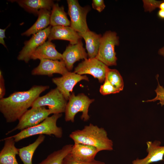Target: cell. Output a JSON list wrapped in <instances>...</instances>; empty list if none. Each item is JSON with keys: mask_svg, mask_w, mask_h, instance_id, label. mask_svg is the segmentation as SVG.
<instances>
[{"mask_svg": "<svg viewBox=\"0 0 164 164\" xmlns=\"http://www.w3.org/2000/svg\"><path fill=\"white\" fill-rule=\"evenodd\" d=\"M48 86L34 85L26 91H15L0 99V111L7 123L19 120Z\"/></svg>", "mask_w": 164, "mask_h": 164, "instance_id": "6da1fadb", "label": "cell"}, {"mask_svg": "<svg viewBox=\"0 0 164 164\" xmlns=\"http://www.w3.org/2000/svg\"><path fill=\"white\" fill-rule=\"evenodd\" d=\"M69 137L74 143L92 146L99 152L113 150V142L108 137L106 131L91 123L85 125L81 130L72 132Z\"/></svg>", "mask_w": 164, "mask_h": 164, "instance_id": "7a4b0ae2", "label": "cell"}, {"mask_svg": "<svg viewBox=\"0 0 164 164\" xmlns=\"http://www.w3.org/2000/svg\"><path fill=\"white\" fill-rule=\"evenodd\" d=\"M62 116V114H53L48 117L38 125L21 131L12 136L15 142L25 138L36 135H53L58 138H61L63 135L62 128L56 125L57 120Z\"/></svg>", "mask_w": 164, "mask_h": 164, "instance_id": "3957f363", "label": "cell"}, {"mask_svg": "<svg viewBox=\"0 0 164 164\" xmlns=\"http://www.w3.org/2000/svg\"><path fill=\"white\" fill-rule=\"evenodd\" d=\"M119 39L115 32H106L102 36L95 58L108 66L116 65L117 59L114 48L115 46L119 45Z\"/></svg>", "mask_w": 164, "mask_h": 164, "instance_id": "277c9868", "label": "cell"}, {"mask_svg": "<svg viewBox=\"0 0 164 164\" xmlns=\"http://www.w3.org/2000/svg\"><path fill=\"white\" fill-rule=\"evenodd\" d=\"M68 100L65 112V121L74 122L76 114L78 112H81L82 114L81 119L84 121H88L90 118L88 114L89 108L94 99H90L83 93L76 96L72 92Z\"/></svg>", "mask_w": 164, "mask_h": 164, "instance_id": "5b68a950", "label": "cell"}, {"mask_svg": "<svg viewBox=\"0 0 164 164\" xmlns=\"http://www.w3.org/2000/svg\"><path fill=\"white\" fill-rule=\"evenodd\" d=\"M63 94L56 87L46 94L38 97L32 104L31 108L47 106L52 114L65 112L67 103Z\"/></svg>", "mask_w": 164, "mask_h": 164, "instance_id": "8992f818", "label": "cell"}, {"mask_svg": "<svg viewBox=\"0 0 164 164\" xmlns=\"http://www.w3.org/2000/svg\"><path fill=\"white\" fill-rule=\"evenodd\" d=\"M68 14L70 19V26L78 33L89 30L87 22V14L91 9L89 6L82 7L77 0H67Z\"/></svg>", "mask_w": 164, "mask_h": 164, "instance_id": "52a82bcc", "label": "cell"}, {"mask_svg": "<svg viewBox=\"0 0 164 164\" xmlns=\"http://www.w3.org/2000/svg\"><path fill=\"white\" fill-rule=\"evenodd\" d=\"M52 112L45 107L31 108L28 110L20 118L17 125L8 131L6 135L18 130L21 131L36 126L46 119Z\"/></svg>", "mask_w": 164, "mask_h": 164, "instance_id": "ba28073f", "label": "cell"}, {"mask_svg": "<svg viewBox=\"0 0 164 164\" xmlns=\"http://www.w3.org/2000/svg\"><path fill=\"white\" fill-rule=\"evenodd\" d=\"M108 66L95 58L87 59L79 63L74 72L78 74H89L97 78L100 83L105 79Z\"/></svg>", "mask_w": 164, "mask_h": 164, "instance_id": "9c48e42d", "label": "cell"}, {"mask_svg": "<svg viewBox=\"0 0 164 164\" xmlns=\"http://www.w3.org/2000/svg\"><path fill=\"white\" fill-rule=\"evenodd\" d=\"M51 27V26H50L33 35L29 40L26 41L24 43V46L17 57L18 60L24 61L26 63L28 62L33 52L44 43L48 39Z\"/></svg>", "mask_w": 164, "mask_h": 164, "instance_id": "30bf717a", "label": "cell"}, {"mask_svg": "<svg viewBox=\"0 0 164 164\" xmlns=\"http://www.w3.org/2000/svg\"><path fill=\"white\" fill-rule=\"evenodd\" d=\"M82 80L89 81L88 77L86 75H82L74 72H69L62 77L53 78L52 82L55 84L57 88L63 94L67 100H69L75 85Z\"/></svg>", "mask_w": 164, "mask_h": 164, "instance_id": "8fae6325", "label": "cell"}, {"mask_svg": "<svg viewBox=\"0 0 164 164\" xmlns=\"http://www.w3.org/2000/svg\"><path fill=\"white\" fill-rule=\"evenodd\" d=\"M64 61L62 60L42 59L38 66L33 69L31 74L33 75H47L52 76L54 73L63 75L69 72Z\"/></svg>", "mask_w": 164, "mask_h": 164, "instance_id": "7c38bea8", "label": "cell"}, {"mask_svg": "<svg viewBox=\"0 0 164 164\" xmlns=\"http://www.w3.org/2000/svg\"><path fill=\"white\" fill-rule=\"evenodd\" d=\"M83 45L81 39L76 44H70L62 54V60L68 71L72 70L73 64L76 61L87 59L88 54Z\"/></svg>", "mask_w": 164, "mask_h": 164, "instance_id": "4fadbf2b", "label": "cell"}, {"mask_svg": "<svg viewBox=\"0 0 164 164\" xmlns=\"http://www.w3.org/2000/svg\"><path fill=\"white\" fill-rule=\"evenodd\" d=\"M99 152L96 148L92 146L74 143L69 155L75 161L89 162L95 160V157Z\"/></svg>", "mask_w": 164, "mask_h": 164, "instance_id": "5bb4252c", "label": "cell"}, {"mask_svg": "<svg viewBox=\"0 0 164 164\" xmlns=\"http://www.w3.org/2000/svg\"><path fill=\"white\" fill-rule=\"evenodd\" d=\"M161 144L159 141L147 142L148 155L143 159L137 158L133 160L132 164H150L164 160V146H160Z\"/></svg>", "mask_w": 164, "mask_h": 164, "instance_id": "9a60e30c", "label": "cell"}, {"mask_svg": "<svg viewBox=\"0 0 164 164\" xmlns=\"http://www.w3.org/2000/svg\"><path fill=\"white\" fill-rule=\"evenodd\" d=\"M82 37L78 32L70 26H53L48 38V41L61 39L68 41L70 44H77Z\"/></svg>", "mask_w": 164, "mask_h": 164, "instance_id": "2e32d148", "label": "cell"}, {"mask_svg": "<svg viewBox=\"0 0 164 164\" xmlns=\"http://www.w3.org/2000/svg\"><path fill=\"white\" fill-rule=\"evenodd\" d=\"M50 59L61 60L62 55L57 51L54 44L51 41L45 42L36 48L32 53L30 59Z\"/></svg>", "mask_w": 164, "mask_h": 164, "instance_id": "e0dca14e", "label": "cell"}, {"mask_svg": "<svg viewBox=\"0 0 164 164\" xmlns=\"http://www.w3.org/2000/svg\"><path fill=\"white\" fill-rule=\"evenodd\" d=\"M4 146L0 152V164H19L16 159L19 149L15 146L14 139L9 136L3 139Z\"/></svg>", "mask_w": 164, "mask_h": 164, "instance_id": "ac0fdd59", "label": "cell"}, {"mask_svg": "<svg viewBox=\"0 0 164 164\" xmlns=\"http://www.w3.org/2000/svg\"><path fill=\"white\" fill-rule=\"evenodd\" d=\"M85 42L86 49L89 58H95L100 46L102 36L90 30L84 33H78Z\"/></svg>", "mask_w": 164, "mask_h": 164, "instance_id": "d6986e66", "label": "cell"}, {"mask_svg": "<svg viewBox=\"0 0 164 164\" xmlns=\"http://www.w3.org/2000/svg\"><path fill=\"white\" fill-rule=\"evenodd\" d=\"M16 2L19 5L28 12L37 14L42 9L50 11L54 4L50 0H11Z\"/></svg>", "mask_w": 164, "mask_h": 164, "instance_id": "ffe728a7", "label": "cell"}, {"mask_svg": "<svg viewBox=\"0 0 164 164\" xmlns=\"http://www.w3.org/2000/svg\"><path fill=\"white\" fill-rule=\"evenodd\" d=\"M46 9L40 10L37 13L38 19L34 24L29 29L22 33V36H29L46 28L50 24L51 12Z\"/></svg>", "mask_w": 164, "mask_h": 164, "instance_id": "44dd1931", "label": "cell"}, {"mask_svg": "<svg viewBox=\"0 0 164 164\" xmlns=\"http://www.w3.org/2000/svg\"><path fill=\"white\" fill-rule=\"evenodd\" d=\"M52 9L50 18V26L52 27L70 26V22L67 18L63 6H60L58 3L54 4Z\"/></svg>", "mask_w": 164, "mask_h": 164, "instance_id": "7402d4cb", "label": "cell"}, {"mask_svg": "<svg viewBox=\"0 0 164 164\" xmlns=\"http://www.w3.org/2000/svg\"><path fill=\"white\" fill-rule=\"evenodd\" d=\"M45 139L44 135H39L33 142L19 149V155L24 164H32L33 154L36 149L44 141Z\"/></svg>", "mask_w": 164, "mask_h": 164, "instance_id": "603a6c76", "label": "cell"}, {"mask_svg": "<svg viewBox=\"0 0 164 164\" xmlns=\"http://www.w3.org/2000/svg\"><path fill=\"white\" fill-rule=\"evenodd\" d=\"M73 145L71 144L64 145L61 149L51 153L38 164H63L64 159L70 152Z\"/></svg>", "mask_w": 164, "mask_h": 164, "instance_id": "cb8c5ba5", "label": "cell"}, {"mask_svg": "<svg viewBox=\"0 0 164 164\" xmlns=\"http://www.w3.org/2000/svg\"><path fill=\"white\" fill-rule=\"evenodd\" d=\"M105 79L119 92L123 90L124 86L123 79L117 70L108 68L106 73Z\"/></svg>", "mask_w": 164, "mask_h": 164, "instance_id": "d4e9b609", "label": "cell"}, {"mask_svg": "<svg viewBox=\"0 0 164 164\" xmlns=\"http://www.w3.org/2000/svg\"><path fill=\"white\" fill-rule=\"evenodd\" d=\"M104 81V83L101 85L100 89V92L102 94L106 95L120 92L107 79H105Z\"/></svg>", "mask_w": 164, "mask_h": 164, "instance_id": "484cf974", "label": "cell"}, {"mask_svg": "<svg viewBox=\"0 0 164 164\" xmlns=\"http://www.w3.org/2000/svg\"><path fill=\"white\" fill-rule=\"evenodd\" d=\"M158 77L159 75L157 74L156 78L158 81V85L156 89L155 90L156 94V97L153 99L145 101H155L157 100H159V102L158 104H160L162 106L164 105V87L160 85L158 80Z\"/></svg>", "mask_w": 164, "mask_h": 164, "instance_id": "4316f807", "label": "cell"}, {"mask_svg": "<svg viewBox=\"0 0 164 164\" xmlns=\"http://www.w3.org/2000/svg\"><path fill=\"white\" fill-rule=\"evenodd\" d=\"M162 1L154 0H143V7L145 11L150 12L156 8H159L160 4Z\"/></svg>", "mask_w": 164, "mask_h": 164, "instance_id": "83f0119b", "label": "cell"}, {"mask_svg": "<svg viewBox=\"0 0 164 164\" xmlns=\"http://www.w3.org/2000/svg\"><path fill=\"white\" fill-rule=\"evenodd\" d=\"M63 164H105V163L103 162L96 160L89 162L76 161L73 159L69 154L64 159Z\"/></svg>", "mask_w": 164, "mask_h": 164, "instance_id": "f1b7e54d", "label": "cell"}, {"mask_svg": "<svg viewBox=\"0 0 164 164\" xmlns=\"http://www.w3.org/2000/svg\"><path fill=\"white\" fill-rule=\"evenodd\" d=\"M92 5L94 9L99 12H102L105 7L103 0H93Z\"/></svg>", "mask_w": 164, "mask_h": 164, "instance_id": "f546056e", "label": "cell"}, {"mask_svg": "<svg viewBox=\"0 0 164 164\" xmlns=\"http://www.w3.org/2000/svg\"><path fill=\"white\" fill-rule=\"evenodd\" d=\"M5 93V82L2 71H0V99L4 97Z\"/></svg>", "mask_w": 164, "mask_h": 164, "instance_id": "4dcf8cb0", "label": "cell"}, {"mask_svg": "<svg viewBox=\"0 0 164 164\" xmlns=\"http://www.w3.org/2000/svg\"><path fill=\"white\" fill-rule=\"evenodd\" d=\"M6 29V28L4 29H0V43L2 44L5 48L7 47L4 39V38H6L5 32Z\"/></svg>", "mask_w": 164, "mask_h": 164, "instance_id": "1f68e13d", "label": "cell"}, {"mask_svg": "<svg viewBox=\"0 0 164 164\" xmlns=\"http://www.w3.org/2000/svg\"><path fill=\"white\" fill-rule=\"evenodd\" d=\"M157 15L159 18L164 19V10L159 9Z\"/></svg>", "mask_w": 164, "mask_h": 164, "instance_id": "d6a6232c", "label": "cell"}, {"mask_svg": "<svg viewBox=\"0 0 164 164\" xmlns=\"http://www.w3.org/2000/svg\"><path fill=\"white\" fill-rule=\"evenodd\" d=\"M158 53L164 57V46L159 50Z\"/></svg>", "mask_w": 164, "mask_h": 164, "instance_id": "836d02e7", "label": "cell"}, {"mask_svg": "<svg viewBox=\"0 0 164 164\" xmlns=\"http://www.w3.org/2000/svg\"><path fill=\"white\" fill-rule=\"evenodd\" d=\"M159 8L160 9L164 10V0H163L160 3Z\"/></svg>", "mask_w": 164, "mask_h": 164, "instance_id": "e575fe53", "label": "cell"}]
</instances>
